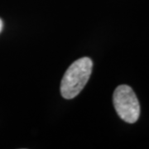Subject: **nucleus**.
<instances>
[{"mask_svg":"<svg viewBox=\"0 0 149 149\" xmlns=\"http://www.w3.org/2000/svg\"><path fill=\"white\" fill-rule=\"evenodd\" d=\"M93 62L88 57L76 60L65 71L61 83V93L66 100L73 99L80 93L91 77Z\"/></svg>","mask_w":149,"mask_h":149,"instance_id":"1","label":"nucleus"},{"mask_svg":"<svg viewBox=\"0 0 149 149\" xmlns=\"http://www.w3.org/2000/svg\"><path fill=\"white\" fill-rule=\"evenodd\" d=\"M114 109L123 121L134 123L140 115V104L133 89L126 85L118 86L113 92Z\"/></svg>","mask_w":149,"mask_h":149,"instance_id":"2","label":"nucleus"},{"mask_svg":"<svg viewBox=\"0 0 149 149\" xmlns=\"http://www.w3.org/2000/svg\"><path fill=\"white\" fill-rule=\"evenodd\" d=\"M2 29H3V21L0 19V32L2 31Z\"/></svg>","mask_w":149,"mask_h":149,"instance_id":"3","label":"nucleus"}]
</instances>
